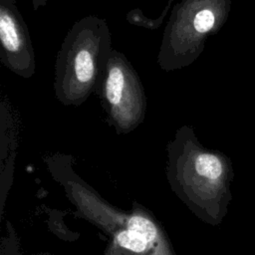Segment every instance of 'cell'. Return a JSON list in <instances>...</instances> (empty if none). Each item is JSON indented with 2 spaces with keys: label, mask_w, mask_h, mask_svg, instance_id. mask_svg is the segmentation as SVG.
Wrapping results in <instances>:
<instances>
[{
  "label": "cell",
  "mask_w": 255,
  "mask_h": 255,
  "mask_svg": "<svg viewBox=\"0 0 255 255\" xmlns=\"http://www.w3.org/2000/svg\"><path fill=\"white\" fill-rule=\"evenodd\" d=\"M107 21L88 15L67 32L55 62L54 93L64 106L79 107L97 93L113 52Z\"/></svg>",
  "instance_id": "6da1fadb"
},
{
  "label": "cell",
  "mask_w": 255,
  "mask_h": 255,
  "mask_svg": "<svg viewBox=\"0 0 255 255\" xmlns=\"http://www.w3.org/2000/svg\"><path fill=\"white\" fill-rule=\"evenodd\" d=\"M79 208L111 232L119 247L130 255H173L159 227L147 215L123 213L107 205L79 183H69Z\"/></svg>",
  "instance_id": "7a4b0ae2"
},
{
  "label": "cell",
  "mask_w": 255,
  "mask_h": 255,
  "mask_svg": "<svg viewBox=\"0 0 255 255\" xmlns=\"http://www.w3.org/2000/svg\"><path fill=\"white\" fill-rule=\"evenodd\" d=\"M211 4L208 0H181L174 5L158 50L160 69L179 70L197 58L206 35L217 21Z\"/></svg>",
  "instance_id": "3957f363"
},
{
  "label": "cell",
  "mask_w": 255,
  "mask_h": 255,
  "mask_svg": "<svg viewBox=\"0 0 255 255\" xmlns=\"http://www.w3.org/2000/svg\"><path fill=\"white\" fill-rule=\"evenodd\" d=\"M168 174L192 197L215 198L225 189V166L222 158L204 149L193 129L181 126L167 145Z\"/></svg>",
  "instance_id": "277c9868"
},
{
  "label": "cell",
  "mask_w": 255,
  "mask_h": 255,
  "mask_svg": "<svg viewBox=\"0 0 255 255\" xmlns=\"http://www.w3.org/2000/svg\"><path fill=\"white\" fill-rule=\"evenodd\" d=\"M96 94L100 97L108 123L117 133H128L144 121L146 96L143 85L122 52L113 50Z\"/></svg>",
  "instance_id": "5b68a950"
},
{
  "label": "cell",
  "mask_w": 255,
  "mask_h": 255,
  "mask_svg": "<svg viewBox=\"0 0 255 255\" xmlns=\"http://www.w3.org/2000/svg\"><path fill=\"white\" fill-rule=\"evenodd\" d=\"M0 61L24 79L35 74V52L16 0H0Z\"/></svg>",
  "instance_id": "8992f818"
},
{
  "label": "cell",
  "mask_w": 255,
  "mask_h": 255,
  "mask_svg": "<svg viewBox=\"0 0 255 255\" xmlns=\"http://www.w3.org/2000/svg\"><path fill=\"white\" fill-rule=\"evenodd\" d=\"M49 0H32V6L34 11H37L40 7H43L48 4Z\"/></svg>",
  "instance_id": "52a82bcc"
}]
</instances>
